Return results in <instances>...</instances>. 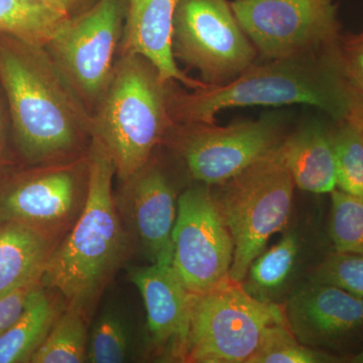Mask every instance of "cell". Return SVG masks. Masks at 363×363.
<instances>
[{"label": "cell", "instance_id": "24", "mask_svg": "<svg viewBox=\"0 0 363 363\" xmlns=\"http://www.w3.org/2000/svg\"><path fill=\"white\" fill-rule=\"evenodd\" d=\"M340 358L298 342L286 324L267 327L247 363H335Z\"/></svg>", "mask_w": 363, "mask_h": 363}, {"label": "cell", "instance_id": "11", "mask_svg": "<svg viewBox=\"0 0 363 363\" xmlns=\"http://www.w3.org/2000/svg\"><path fill=\"white\" fill-rule=\"evenodd\" d=\"M233 238L212 197L210 186H195L178 199L172 266L192 294L209 292L229 279Z\"/></svg>", "mask_w": 363, "mask_h": 363}, {"label": "cell", "instance_id": "14", "mask_svg": "<svg viewBox=\"0 0 363 363\" xmlns=\"http://www.w3.org/2000/svg\"><path fill=\"white\" fill-rule=\"evenodd\" d=\"M128 279L147 310V347L159 357L183 362L193 294L172 264L131 267Z\"/></svg>", "mask_w": 363, "mask_h": 363}, {"label": "cell", "instance_id": "3", "mask_svg": "<svg viewBox=\"0 0 363 363\" xmlns=\"http://www.w3.org/2000/svg\"><path fill=\"white\" fill-rule=\"evenodd\" d=\"M40 47L0 49V78L11 106L21 150L30 161L56 159L72 152L90 131L77 93Z\"/></svg>", "mask_w": 363, "mask_h": 363}, {"label": "cell", "instance_id": "5", "mask_svg": "<svg viewBox=\"0 0 363 363\" xmlns=\"http://www.w3.org/2000/svg\"><path fill=\"white\" fill-rule=\"evenodd\" d=\"M295 186L279 147L229 180L210 186L233 240L231 281L241 283L269 238L285 228Z\"/></svg>", "mask_w": 363, "mask_h": 363}, {"label": "cell", "instance_id": "25", "mask_svg": "<svg viewBox=\"0 0 363 363\" xmlns=\"http://www.w3.org/2000/svg\"><path fill=\"white\" fill-rule=\"evenodd\" d=\"M336 167V188L363 198V143L347 121H337L331 130Z\"/></svg>", "mask_w": 363, "mask_h": 363}, {"label": "cell", "instance_id": "4", "mask_svg": "<svg viewBox=\"0 0 363 363\" xmlns=\"http://www.w3.org/2000/svg\"><path fill=\"white\" fill-rule=\"evenodd\" d=\"M167 84L140 55L128 52L114 68L90 131L111 157L121 182L150 161L175 123Z\"/></svg>", "mask_w": 363, "mask_h": 363}, {"label": "cell", "instance_id": "17", "mask_svg": "<svg viewBox=\"0 0 363 363\" xmlns=\"http://www.w3.org/2000/svg\"><path fill=\"white\" fill-rule=\"evenodd\" d=\"M281 159L295 185L307 192L324 194L336 189V167L331 130L310 121L285 136L279 145Z\"/></svg>", "mask_w": 363, "mask_h": 363}, {"label": "cell", "instance_id": "28", "mask_svg": "<svg viewBox=\"0 0 363 363\" xmlns=\"http://www.w3.org/2000/svg\"><path fill=\"white\" fill-rule=\"evenodd\" d=\"M339 59L344 77L363 99V28L357 33L341 35Z\"/></svg>", "mask_w": 363, "mask_h": 363}, {"label": "cell", "instance_id": "34", "mask_svg": "<svg viewBox=\"0 0 363 363\" xmlns=\"http://www.w3.org/2000/svg\"><path fill=\"white\" fill-rule=\"evenodd\" d=\"M0 230H1V225H0Z\"/></svg>", "mask_w": 363, "mask_h": 363}, {"label": "cell", "instance_id": "26", "mask_svg": "<svg viewBox=\"0 0 363 363\" xmlns=\"http://www.w3.org/2000/svg\"><path fill=\"white\" fill-rule=\"evenodd\" d=\"M329 233L335 252L363 255V198L334 189Z\"/></svg>", "mask_w": 363, "mask_h": 363}, {"label": "cell", "instance_id": "13", "mask_svg": "<svg viewBox=\"0 0 363 363\" xmlns=\"http://www.w3.org/2000/svg\"><path fill=\"white\" fill-rule=\"evenodd\" d=\"M81 190L77 174L67 167L11 184L0 190V225L23 224L60 238L82 210Z\"/></svg>", "mask_w": 363, "mask_h": 363}, {"label": "cell", "instance_id": "15", "mask_svg": "<svg viewBox=\"0 0 363 363\" xmlns=\"http://www.w3.org/2000/svg\"><path fill=\"white\" fill-rule=\"evenodd\" d=\"M284 311L298 342L317 350L363 330V298L335 286L310 281L294 294Z\"/></svg>", "mask_w": 363, "mask_h": 363}, {"label": "cell", "instance_id": "31", "mask_svg": "<svg viewBox=\"0 0 363 363\" xmlns=\"http://www.w3.org/2000/svg\"><path fill=\"white\" fill-rule=\"evenodd\" d=\"M28 1L42 4L59 13L72 16V13L78 7L83 6L86 0H28Z\"/></svg>", "mask_w": 363, "mask_h": 363}, {"label": "cell", "instance_id": "20", "mask_svg": "<svg viewBox=\"0 0 363 363\" xmlns=\"http://www.w3.org/2000/svg\"><path fill=\"white\" fill-rule=\"evenodd\" d=\"M72 16L28 0H0V33L45 47Z\"/></svg>", "mask_w": 363, "mask_h": 363}, {"label": "cell", "instance_id": "9", "mask_svg": "<svg viewBox=\"0 0 363 363\" xmlns=\"http://www.w3.org/2000/svg\"><path fill=\"white\" fill-rule=\"evenodd\" d=\"M173 140L196 181L218 185L267 156L285 136L277 117L240 121L227 126L182 123L172 126Z\"/></svg>", "mask_w": 363, "mask_h": 363}, {"label": "cell", "instance_id": "12", "mask_svg": "<svg viewBox=\"0 0 363 363\" xmlns=\"http://www.w3.org/2000/svg\"><path fill=\"white\" fill-rule=\"evenodd\" d=\"M123 183L121 199L116 200L130 241L138 243L150 264H172L178 214L173 186L150 161Z\"/></svg>", "mask_w": 363, "mask_h": 363}, {"label": "cell", "instance_id": "18", "mask_svg": "<svg viewBox=\"0 0 363 363\" xmlns=\"http://www.w3.org/2000/svg\"><path fill=\"white\" fill-rule=\"evenodd\" d=\"M59 238L20 223L0 230V298L23 286L40 283Z\"/></svg>", "mask_w": 363, "mask_h": 363}, {"label": "cell", "instance_id": "1", "mask_svg": "<svg viewBox=\"0 0 363 363\" xmlns=\"http://www.w3.org/2000/svg\"><path fill=\"white\" fill-rule=\"evenodd\" d=\"M351 94L338 49L255 62L226 84L193 93L169 92V114L174 123H214L215 116L224 109L307 104L337 123L347 113Z\"/></svg>", "mask_w": 363, "mask_h": 363}, {"label": "cell", "instance_id": "8", "mask_svg": "<svg viewBox=\"0 0 363 363\" xmlns=\"http://www.w3.org/2000/svg\"><path fill=\"white\" fill-rule=\"evenodd\" d=\"M173 52L210 85L230 82L257 57L228 0H181L174 16Z\"/></svg>", "mask_w": 363, "mask_h": 363}, {"label": "cell", "instance_id": "23", "mask_svg": "<svg viewBox=\"0 0 363 363\" xmlns=\"http://www.w3.org/2000/svg\"><path fill=\"white\" fill-rule=\"evenodd\" d=\"M298 253L297 236L288 234L253 260L241 281L243 288L257 300L274 303V297L283 290L295 269Z\"/></svg>", "mask_w": 363, "mask_h": 363}, {"label": "cell", "instance_id": "33", "mask_svg": "<svg viewBox=\"0 0 363 363\" xmlns=\"http://www.w3.org/2000/svg\"><path fill=\"white\" fill-rule=\"evenodd\" d=\"M0 152H1V135H0Z\"/></svg>", "mask_w": 363, "mask_h": 363}, {"label": "cell", "instance_id": "22", "mask_svg": "<svg viewBox=\"0 0 363 363\" xmlns=\"http://www.w3.org/2000/svg\"><path fill=\"white\" fill-rule=\"evenodd\" d=\"M136 352L135 331L128 315L119 306H105L89 331L87 362H130Z\"/></svg>", "mask_w": 363, "mask_h": 363}, {"label": "cell", "instance_id": "30", "mask_svg": "<svg viewBox=\"0 0 363 363\" xmlns=\"http://www.w3.org/2000/svg\"><path fill=\"white\" fill-rule=\"evenodd\" d=\"M343 121H347L354 128L363 143V99L353 89L347 113Z\"/></svg>", "mask_w": 363, "mask_h": 363}, {"label": "cell", "instance_id": "10", "mask_svg": "<svg viewBox=\"0 0 363 363\" xmlns=\"http://www.w3.org/2000/svg\"><path fill=\"white\" fill-rule=\"evenodd\" d=\"M128 0H97L70 18L48 44L57 67L85 100L101 99L113 73Z\"/></svg>", "mask_w": 363, "mask_h": 363}, {"label": "cell", "instance_id": "7", "mask_svg": "<svg viewBox=\"0 0 363 363\" xmlns=\"http://www.w3.org/2000/svg\"><path fill=\"white\" fill-rule=\"evenodd\" d=\"M230 4L264 60L339 49L342 33L334 0H230Z\"/></svg>", "mask_w": 363, "mask_h": 363}, {"label": "cell", "instance_id": "21", "mask_svg": "<svg viewBox=\"0 0 363 363\" xmlns=\"http://www.w3.org/2000/svg\"><path fill=\"white\" fill-rule=\"evenodd\" d=\"M89 309L78 302H66L49 335L32 363L87 362Z\"/></svg>", "mask_w": 363, "mask_h": 363}, {"label": "cell", "instance_id": "29", "mask_svg": "<svg viewBox=\"0 0 363 363\" xmlns=\"http://www.w3.org/2000/svg\"><path fill=\"white\" fill-rule=\"evenodd\" d=\"M40 284L42 281L23 286L9 294L6 297L0 298V335H2L4 332L20 317L21 312L25 309L28 296L33 289Z\"/></svg>", "mask_w": 363, "mask_h": 363}, {"label": "cell", "instance_id": "32", "mask_svg": "<svg viewBox=\"0 0 363 363\" xmlns=\"http://www.w3.org/2000/svg\"><path fill=\"white\" fill-rule=\"evenodd\" d=\"M351 362L363 363V347L362 350H360L357 355H354V357L351 358Z\"/></svg>", "mask_w": 363, "mask_h": 363}, {"label": "cell", "instance_id": "2", "mask_svg": "<svg viewBox=\"0 0 363 363\" xmlns=\"http://www.w3.org/2000/svg\"><path fill=\"white\" fill-rule=\"evenodd\" d=\"M116 166L104 145L93 138L88 160L87 192L71 230L52 252L43 286L66 302L90 309L125 262L130 240L112 194Z\"/></svg>", "mask_w": 363, "mask_h": 363}, {"label": "cell", "instance_id": "27", "mask_svg": "<svg viewBox=\"0 0 363 363\" xmlns=\"http://www.w3.org/2000/svg\"><path fill=\"white\" fill-rule=\"evenodd\" d=\"M310 281L335 286L363 298V255L331 253L316 267Z\"/></svg>", "mask_w": 363, "mask_h": 363}, {"label": "cell", "instance_id": "6", "mask_svg": "<svg viewBox=\"0 0 363 363\" xmlns=\"http://www.w3.org/2000/svg\"><path fill=\"white\" fill-rule=\"evenodd\" d=\"M274 324H286L284 307L257 300L230 279L193 294L183 362L247 363Z\"/></svg>", "mask_w": 363, "mask_h": 363}, {"label": "cell", "instance_id": "16", "mask_svg": "<svg viewBox=\"0 0 363 363\" xmlns=\"http://www.w3.org/2000/svg\"><path fill=\"white\" fill-rule=\"evenodd\" d=\"M181 0H128L124 43L155 67L164 82L179 81L190 89L210 84L188 77L178 68L173 52V21Z\"/></svg>", "mask_w": 363, "mask_h": 363}, {"label": "cell", "instance_id": "19", "mask_svg": "<svg viewBox=\"0 0 363 363\" xmlns=\"http://www.w3.org/2000/svg\"><path fill=\"white\" fill-rule=\"evenodd\" d=\"M60 296L45 292L43 284L33 289L20 317L0 335V363L32 362L65 308Z\"/></svg>", "mask_w": 363, "mask_h": 363}]
</instances>
